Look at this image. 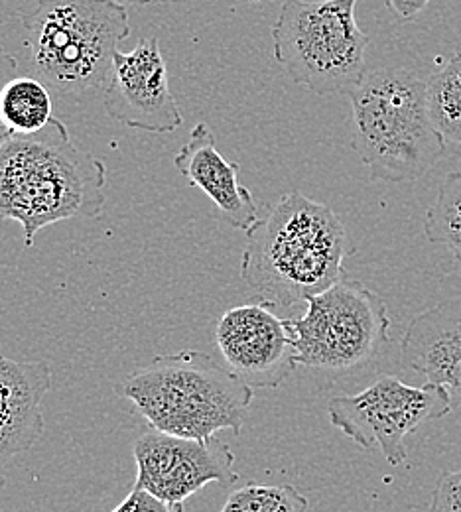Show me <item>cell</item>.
Segmentation results:
<instances>
[{
	"label": "cell",
	"mask_w": 461,
	"mask_h": 512,
	"mask_svg": "<svg viewBox=\"0 0 461 512\" xmlns=\"http://www.w3.org/2000/svg\"><path fill=\"white\" fill-rule=\"evenodd\" d=\"M430 512H461V469L446 471L432 493Z\"/></svg>",
	"instance_id": "cell-19"
},
{
	"label": "cell",
	"mask_w": 461,
	"mask_h": 512,
	"mask_svg": "<svg viewBox=\"0 0 461 512\" xmlns=\"http://www.w3.org/2000/svg\"><path fill=\"white\" fill-rule=\"evenodd\" d=\"M107 168L73 144L60 119L14 134L0 150V217L20 223L24 245L60 221L97 217L107 201Z\"/></svg>",
	"instance_id": "cell-2"
},
{
	"label": "cell",
	"mask_w": 461,
	"mask_h": 512,
	"mask_svg": "<svg viewBox=\"0 0 461 512\" xmlns=\"http://www.w3.org/2000/svg\"><path fill=\"white\" fill-rule=\"evenodd\" d=\"M176 170L190 186L205 193L221 217L235 229L249 231L257 223L259 207L253 192L239 182L241 166L225 160L207 123H198L174 158Z\"/></svg>",
	"instance_id": "cell-12"
},
{
	"label": "cell",
	"mask_w": 461,
	"mask_h": 512,
	"mask_svg": "<svg viewBox=\"0 0 461 512\" xmlns=\"http://www.w3.org/2000/svg\"><path fill=\"white\" fill-rule=\"evenodd\" d=\"M426 103L436 130L461 146V48L426 81Z\"/></svg>",
	"instance_id": "cell-16"
},
{
	"label": "cell",
	"mask_w": 461,
	"mask_h": 512,
	"mask_svg": "<svg viewBox=\"0 0 461 512\" xmlns=\"http://www.w3.org/2000/svg\"><path fill=\"white\" fill-rule=\"evenodd\" d=\"M111 512H186V509L184 505L162 501L150 491L132 485L131 493L123 499V503L117 509Z\"/></svg>",
	"instance_id": "cell-20"
},
{
	"label": "cell",
	"mask_w": 461,
	"mask_h": 512,
	"mask_svg": "<svg viewBox=\"0 0 461 512\" xmlns=\"http://www.w3.org/2000/svg\"><path fill=\"white\" fill-rule=\"evenodd\" d=\"M430 0H387L389 8L400 16L402 20H412L416 18L428 4Z\"/></svg>",
	"instance_id": "cell-21"
},
{
	"label": "cell",
	"mask_w": 461,
	"mask_h": 512,
	"mask_svg": "<svg viewBox=\"0 0 461 512\" xmlns=\"http://www.w3.org/2000/svg\"><path fill=\"white\" fill-rule=\"evenodd\" d=\"M424 233L432 245L446 247L461 264V172L450 174L428 207Z\"/></svg>",
	"instance_id": "cell-17"
},
{
	"label": "cell",
	"mask_w": 461,
	"mask_h": 512,
	"mask_svg": "<svg viewBox=\"0 0 461 512\" xmlns=\"http://www.w3.org/2000/svg\"><path fill=\"white\" fill-rule=\"evenodd\" d=\"M16 69H18L16 60H14L10 54H6V52L0 50V91H2V87L16 75Z\"/></svg>",
	"instance_id": "cell-22"
},
{
	"label": "cell",
	"mask_w": 461,
	"mask_h": 512,
	"mask_svg": "<svg viewBox=\"0 0 461 512\" xmlns=\"http://www.w3.org/2000/svg\"><path fill=\"white\" fill-rule=\"evenodd\" d=\"M353 150L379 182H416L446 154L426 103V81L402 67L365 75L349 95Z\"/></svg>",
	"instance_id": "cell-4"
},
{
	"label": "cell",
	"mask_w": 461,
	"mask_h": 512,
	"mask_svg": "<svg viewBox=\"0 0 461 512\" xmlns=\"http://www.w3.org/2000/svg\"><path fill=\"white\" fill-rule=\"evenodd\" d=\"M52 388L44 361H12L0 355V483L12 457L28 451L44 434L42 400Z\"/></svg>",
	"instance_id": "cell-13"
},
{
	"label": "cell",
	"mask_w": 461,
	"mask_h": 512,
	"mask_svg": "<svg viewBox=\"0 0 461 512\" xmlns=\"http://www.w3.org/2000/svg\"><path fill=\"white\" fill-rule=\"evenodd\" d=\"M359 0H284L272 26L276 64L316 95H351L367 75Z\"/></svg>",
	"instance_id": "cell-6"
},
{
	"label": "cell",
	"mask_w": 461,
	"mask_h": 512,
	"mask_svg": "<svg viewBox=\"0 0 461 512\" xmlns=\"http://www.w3.org/2000/svg\"><path fill=\"white\" fill-rule=\"evenodd\" d=\"M52 119V95L44 81L12 77L2 87L0 121L12 134H34Z\"/></svg>",
	"instance_id": "cell-15"
},
{
	"label": "cell",
	"mask_w": 461,
	"mask_h": 512,
	"mask_svg": "<svg viewBox=\"0 0 461 512\" xmlns=\"http://www.w3.org/2000/svg\"><path fill=\"white\" fill-rule=\"evenodd\" d=\"M227 310L215 327V345L227 367L251 388H278L298 367L288 321L261 296Z\"/></svg>",
	"instance_id": "cell-10"
},
{
	"label": "cell",
	"mask_w": 461,
	"mask_h": 512,
	"mask_svg": "<svg viewBox=\"0 0 461 512\" xmlns=\"http://www.w3.org/2000/svg\"><path fill=\"white\" fill-rule=\"evenodd\" d=\"M310 501L292 485L249 483L233 489L219 512H308Z\"/></svg>",
	"instance_id": "cell-18"
},
{
	"label": "cell",
	"mask_w": 461,
	"mask_h": 512,
	"mask_svg": "<svg viewBox=\"0 0 461 512\" xmlns=\"http://www.w3.org/2000/svg\"><path fill=\"white\" fill-rule=\"evenodd\" d=\"M136 481L162 501L184 505L192 495L211 483L235 485V455L219 442L180 438L148 428L134 444Z\"/></svg>",
	"instance_id": "cell-9"
},
{
	"label": "cell",
	"mask_w": 461,
	"mask_h": 512,
	"mask_svg": "<svg viewBox=\"0 0 461 512\" xmlns=\"http://www.w3.org/2000/svg\"><path fill=\"white\" fill-rule=\"evenodd\" d=\"M22 24L36 73L64 95L105 85L131 34L129 12L117 0H42Z\"/></svg>",
	"instance_id": "cell-5"
},
{
	"label": "cell",
	"mask_w": 461,
	"mask_h": 512,
	"mask_svg": "<svg viewBox=\"0 0 461 512\" xmlns=\"http://www.w3.org/2000/svg\"><path fill=\"white\" fill-rule=\"evenodd\" d=\"M452 412V392L440 384L410 386L383 375L365 390L335 396L328 406L331 426L363 449H379L391 465L408 457L406 438L424 422Z\"/></svg>",
	"instance_id": "cell-8"
},
{
	"label": "cell",
	"mask_w": 461,
	"mask_h": 512,
	"mask_svg": "<svg viewBox=\"0 0 461 512\" xmlns=\"http://www.w3.org/2000/svg\"><path fill=\"white\" fill-rule=\"evenodd\" d=\"M10 136H14L8 128L4 127V123L0 121V150H2V146L10 140Z\"/></svg>",
	"instance_id": "cell-23"
},
{
	"label": "cell",
	"mask_w": 461,
	"mask_h": 512,
	"mask_svg": "<svg viewBox=\"0 0 461 512\" xmlns=\"http://www.w3.org/2000/svg\"><path fill=\"white\" fill-rule=\"evenodd\" d=\"M117 2H121L125 6H144V4H150L154 0H117Z\"/></svg>",
	"instance_id": "cell-24"
},
{
	"label": "cell",
	"mask_w": 461,
	"mask_h": 512,
	"mask_svg": "<svg viewBox=\"0 0 461 512\" xmlns=\"http://www.w3.org/2000/svg\"><path fill=\"white\" fill-rule=\"evenodd\" d=\"M402 361L426 383L461 398V300L440 302L414 316L402 337Z\"/></svg>",
	"instance_id": "cell-14"
},
{
	"label": "cell",
	"mask_w": 461,
	"mask_h": 512,
	"mask_svg": "<svg viewBox=\"0 0 461 512\" xmlns=\"http://www.w3.org/2000/svg\"><path fill=\"white\" fill-rule=\"evenodd\" d=\"M103 105L117 123L152 134H168L184 125L158 38L138 40L129 54L115 52Z\"/></svg>",
	"instance_id": "cell-11"
},
{
	"label": "cell",
	"mask_w": 461,
	"mask_h": 512,
	"mask_svg": "<svg viewBox=\"0 0 461 512\" xmlns=\"http://www.w3.org/2000/svg\"><path fill=\"white\" fill-rule=\"evenodd\" d=\"M304 316L288 321L298 367L345 373L369 363L389 343L385 300L357 280H339L306 300Z\"/></svg>",
	"instance_id": "cell-7"
},
{
	"label": "cell",
	"mask_w": 461,
	"mask_h": 512,
	"mask_svg": "<svg viewBox=\"0 0 461 512\" xmlns=\"http://www.w3.org/2000/svg\"><path fill=\"white\" fill-rule=\"evenodd\" d=\"M115 392L150 428L207 444L225 430L241 436L255 398V388L201 351L154 357Z\"/></svg>",
	"instance_id": "cell-3"
},
{
	"label": "cell",
	"mask_w": 461,
	"mask_h": 512,
	"mask_svg": "<svg viewBox=\"0 0 461 512\" xmlns=\"http://www.w3.org/2000/svg\"><path fill=\"white\" fill-rule=\"evenodd\" d=\"M241 280L276 308H292L345 278L355 247L330 205L284 193L245 231Z\"/></svg>",
	"instance_id": "cell-1"
}]
</instances>
